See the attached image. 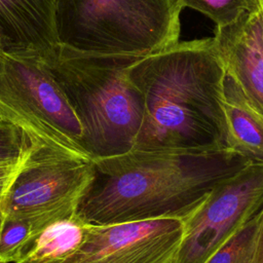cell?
<instances>
[{
	"label": "cell",
	"mask_w": 263,
	"mask_h": 263,
	"mask_svg": "<svg viewBox=\"0 0 263 263\" xmlns=\"http://www.w3.org/2000/svg\"><path fill=\"white\" fill-rule=\"evenodd\" d=\"M260 6H261L262 11H263V0H260Z\"/></svg>",
	"instance_id": "cell-19"
},
{
	"label": "cell",
	"mask_w": 263,
	"mask_h": 263,
	"mask_svg": "<svg viewBox=\"0 0 263 263\" xmlns=\"http://www.w3.org/2000/svg\"><path fill=\"white\" fill-rule=\"evenodd\" d=\"M38 234L28 221L1 219L0 260L8 263L17 262L29 251Z\"/></svg>",
	"instance_id": "cell-13"
},
{
	"label": "cell",
	"mask_w": 263,
	"mask_h": 263,
	"mask_svg": "<svg viewBox=\"0 0 263 263\" xmlns=\"http://www.w3.org/2000/svg\"><path fill=\"white\" fill-rule=\"evenodd\" d=\"M253 263H263V209L260 212Z\"/></svg>",
	"instance_id": "cell-18"
},
{
	"label": "cell",
	"mask_w": 263,
	"mask_h": 263,
	"mask_svg": "<svg viewBox=\"0 0 263 263\" xmlns=\"http://www.w3.org/2000/svg\"><path fill=\"white\" fill-rule=\"evenodd\" d=\"M143 57L98 55L59 46L48 62L83 129V146L92 159L134 148L144 116L141 91L128 69Z\"/></svg>",
	"instance_id": "cell-3"
},
{
	"label": "cell",
	"mask_w": 263,
	"mask_h": 263,
	"mask_svg": "<svg viewBox=\"0 0 263 263\" xmlns=\"http://www.w3.org/2000/svg\"><path fill=\"white\" fill-rule=\"evenodd\" d=\"M0 263H8V262H5V261H2V260H0Z\"/></svg>",
	"instance_id": "cell-20"
},
{
	"label": "cell",
	"mask_w": 263,
	"mask_h": 263,
	"mask_svg": "<svg viewBox=\"0 0 263 263\" xmlns=\"http://www.w3.org/2000/svg\"><path fill=\"white\" fill-rule=\"evenodd\" d=\"M214 43L225 72L249 103L263 114V11L243 12L234 22L216 27Z\"/></svg>",
	"instance_id": "cell-9"
},
{
	"label": "cell",
	"mask_w": 263,
	"mask_h": 263,
	"mask_svg": "<svg viewBox=\"0 0 263 263\" xmlns=\"http://www.w3.org/2000/svg\"><path fill=\"white\" fill-rule=\"evenodd\" d=\"M54 0H0V51L48 62L59 49Z\"/></svg>",
	"instance_id": "cell-10"
},
{
	"label": "cell",
	"mask_w": 263,
	"mask_h": 263,
	"mask_svg": "<svg viewBox=\"0 0 263 263\" xmlns=\"http://www.w3.org/2000/svg\"><path fill=\"white\" fill-rule=\"evenodd\" d=\"M260 212L204 263H253Z\"/></svg>",
	"instance_id": "cell-14"
},
{
	"label": "cell",
	"mask_w": 263,
	"mask_h": 263,
	"mask_svg": "<svg viewBox=\"0 0 263 263\" xmlns=\"http://www.w3.org/2000/svg\"><path fill=\"white\" fill-rule=\"evenodd\" d=\"M3 191V190H2ZM2 191H0V197H1V193H2ZM0 221H1V219H0Z\"/></svg>",
	"instance_id": "cell-21"
},
{
	"label": "cell",
	"mask_w": 263,
	"mask_h": 263,
	"mask_svg": "<svg viewBox=\"0 0 263 263\" xmlns=\"http://www.w3.org/2000/svg\"><path fill=\"white\" fill-rule=\"evenodd\" d=\"M182 236L178 217L86 224L81 246L64 263H174Z\"/></svg>",
	"instance_id": "cell-8"
},
{
	"label": "cell",
	"mask_w": 263,
	"mask_h": 263,
	"mask_svg": "<svg viewBox=\"0 0 263 263\" xmlns=\"http://www.w3.org/2000/svg\"><path fill=\"white\" fill-rule=\"evenodd\" d=\"M222 114L223 146L247 161L263 162V114L249 103L238 84L226 72Z\"/></svg>",
	"instance_id": "cell-11"
},
{
	"label": "cell",
	"mask_w": 263,
	"mask_h": 263,
	"mask_svg": "<svg viewBox=\"0 0 263 263\" xmlns=\"http://www.w3.org/2000/svg\"><path fill=\"white\" fill-rule=\"evenodd\" d=\"M27 149L28 147L26 148L22 156L17 159H0V191L4 190L6 185L18 171L24 160Z\"/></svg>",
	"instance_id": "cell-17"
},
{
	"label": "cell",
	"mask_w": 263,
	"mask_h": 263,
	"mask_svg": "<svg viewBox=\"0 0 263 263\" xmlns=\"http://www.w3.org/2000/svg\"><path fill=\"white\" fill-rule=\"evenodd\" d=\"M86 224L76 216L45 227L15 263H64L81 246Z\"/></svg>",
	"instance_id": "cell-12"
},
{
	"label": "cell",
	"mask_w": 263,
	"mask_h": 263,
	"mask_svg": "<svg viewBox=\"0 0 263 263\" xmlns=\"http://www.w3.org/2000/svg\"><path fill=\"white\" fill-rule=\"evenodd\" d=\"M27 147V139L16 127L0 121V159H17Z\"/></svg>",
	"instance_id": "cell-16"
},
{
	"label": "cell",
	"mask_w": 263,
	"mask_h": 263,
	"mask_svg": "<svg viewBox=\"0 0 263 263\" xmlns=\"http://www.w3.org/2000/svg\"><path fill=\"white\" fill-rule=\"evenodd\" d=\"M225 68L213 37L178 42L143 57L128 77L144 101L134 148H188L222 144Z\"/></svg>",
	"instance_id": "cell-2"
},
{
	"label": "cell",
	"mask_w": 263,
	"mask_h": 263,
	"mask_svg": "<svg viewBox=\"0 0 263 263\" xmlns=\"http://www.w3.org/2000/svg\"><path fill=\"white\" fill-rule=\"evenodd\" d=\"M0 121L16 127L30 145L92 161L79 119L42 61L0 51Z\"/></svg>",
	"instance_id": "cell-5"
},
{
	"label": "cell",
	"mask_w": 263,
	"mask_h": 263,
	"mask_svg": "<svg viewBox=\"0 0 263 263\" xmlns=\"http://www.w3.org/2000/svg\"><path fill=\"white\" fill-rule=\"evenodd\" d=\"M180 5L197 10L211 18L216 27L234 22L243 12L260 6V0H178Z\"/></svg>",
	"instance_id": "cell-15"
},
{
	"label": "cell",
	"mask_w": 263,
	"mask_h": 263,
	"mask_svg": "<svg viewBox=\"0 0 263 263\" xmlns=\"http://www.w3.org/2000/svg\"><path fill=\"white\" fill-rule=\"evenodd\" d=\"M247 160L223 145L136 149L92 159L95 179L76 217L106 225L163 217L182 218L211 188Z\"/></svg>",
	"instance_id": "cell-1"
},
{
	"label": "cell",
	"mask_w": 263,
	"mask_h": 263,
	"mask_svg": "<svg viewBox=\"0 0 263 263\" xmlns=\"http://www.w3.org/2000/svg\"><path fill=\"white\" fill-rule=\"evenodd\" d=\"M92 161L30 145L0 197V219L30 222L38 233L76 216L95 179Z\"/></svg>",
	"instance_id": "cell-6"
},
{
	"label": "cell",
	"mask_w": 263,
	"mask_h": 263,
	"mask_svg": "<svg viewBox=\"0 0 263 263\" xmlns=\"http://www.w3.org/2000/svg\"><path fill=\"white\" fill-rule=\"evenodd\" d=\"M262 209L263 162L248 161L181 218L183 236L174 263H204Z\"/></svg>",
	"instance_id": "cell-7"
},
{
	"label": "cell",
	"mask_w": 263,
	"mask_h": 263,
	"mask_svg": "<svg viewBox=\"0 0 263 263\" xmlns=\"http://www.w3.org/2000/svg\"><path fill=\"white\" fill-rule=\"evenodd\" d=\"M178 0H54L59 46L86 54L146 57L179 42Z\"/></svg>",
	"instance_id": "cell-4"
}]
</instances>
